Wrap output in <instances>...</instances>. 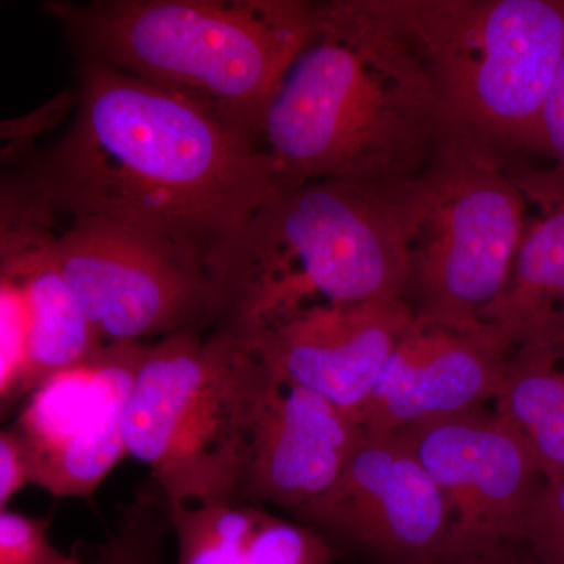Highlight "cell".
I'll list each match as a JSON object with an SVG mask.
<instances>
[{
  "label": "cell",
  "instance_id": "cell-1",
  "mask_svg": "<svg viewBox=\"0 0 564 564\" xmlns=\"http://www.w3.org/2000/svg\"><path fill=\"white\" fill-rule=\"evenodd\" d=\"M21 144L10 158L58 218L139 229L206 272L284 191L259 133L91 58L66 131L46 150Z\"/></svg>",
  "mask_w": 564,
  "mask_h": 564
},
{
  "label": "cell",
  "instance_id": "cell-2",
  "mask_svg": "<svg viewBox=\"0 0 564 564\" xmlns=\"http://www.w3.org/2000/svg\"><path fill=\"white\" fill-rule=\"evenodd\" d=\"M282 188L314 181L397 185L444 147L440 99L397 0L315 2L313 35L262 115Z\"/></svg>",
  "mask_w": 564,
  "mask_h": 564
},
{
  "label": "cell",
  "instance_id": "cell-3",
  "mask_svg": "<svg viewBox=\"0 0 564 564\" xmlns=\"http://www.w3.org/2000/svg\"><path fill=\"white\" fill-rule=\"evenodd\" d=\"M421 198L422 176L278 193L209 263L220 326L247 334L311 304L406 299Z\"/></svg>",
  "mask_w": 564,
  "mask_h": 564
},
{
  "label": "cell",
  "instance_id": "cell-4",
  "mask_svg": "<svg viewBox=\"0 0 564 564\" xmlns=\"http://www.w3.org/2000/svg\"><path fill=\"white\" fill-rule=\"evenodd\" d=\"M80 51L261 135L263 111L311 39V0L50 2Z\"/></svg>",
  "mask_w": 564,
  "mask_h": 564
},
{
  "label": "cell",
  "instance_id": "cell-5",
  "mask_svg": "<svg viewBox=\"0 0 564 564\" xmlns=\"http://www.w3.org/2000/svg\"><path fill=\"white\" fill-rule=\"evenodd\" d=\"M274 377L218 326L148 344L122 414L126 454L163 503H237L252 432Z\"/></svg>",
  "mask_w": 564,
  "mask_h": 564
},
{
  "label": "cell",
  "instance_id": "cell-6",
  "mask_svg": "<svg viewBox=\"0 0 564 564\" xmlns=\"http://www.w3.org/2000/svg\"><path fill=\"white\" fill-rule=\"evenodd\" d=\"M397 7L432 73L445 140L507 166L543 155L541 117L564 57V0H397Z\"/></svg>",
  "mask_w": 564,
  "mask_h": 564
},
{
  "label": "cell",
  "instance_id": "cell-7",
  "mask_svg": "<svg viewBox=\"0 0 564 564\" xmlns=\"http://www.w3.org/2000/svg\"><path fill=\"white\" fill-rule=\"evenodd\" d=\"M527 198L508 166L447 141L422 174L410 245L406 303L414 318L480 326L510 280L527 226Z\"/></svg>",
  "mask_w": 564,
  "mask_h": 564
},
{
  "label": "cell",
  "instance_id": "cell-8",
  "mask_svg": "<svg viewBox=\"0 0 564 564\" xmlns=\"http://www.w3.org/2000/svg\"><path fill=\"white\" fill-rule=\"evenodd\" d=\"M51 254L106 344L206 333L220 326L209 273L150 234L101 218H70Z\"/></svg>",
  "mask_w": 564,
  "mask_h": 564
},
{
  "label": "cell",
  "instance_id": "cell-9",
  "mask_svg": "<svg viewBox=\"0 0 564 564\" xmlns=\"http://www.w3.org/2000/svg\"><path fill=\"white\" fill-rule=\"evenodd\" d=\"M291 518L364 564H434L452 530L443 496L399 432H364L332 488Z\"/></svg>",
  "mask_w": 564,
  "mask_h": 564
},
{
  "label": "cell",
  "instance_id": "cell-10",
  "mask_svg": "<svg viewBox=\"0 0 564 564\" xmlns=\"http://www.w3.org/2000/svg\"><path fill=\"white\" fill-rule=\"evenodd\" d=\"M399 433L447 507L452 530L445 554L488 541L524 540L547 484L532 447L510 422L480 406Z\"/></svg>",
  "mask_w": 564,
  "mask_h": 564
},
{
  "label": "cell",
  "instance_id": "cell-11",
  "mask_svg": "<svg viewBox=\"0 0 564 564\" xmlns=\"http://www.w3.org/2000/svg\"><path fill=\"white\" fill-rule=\"evenodd\" d=\"M147 345L107 344L91 362L29 393L11 430L31 485L54 497L85 499L128 456L122 414Z\"/></svg>",
  "mask_w": 564,
  "mask_h": 564
},
{
  "label": "cell",
  "instance_id": "cell-12",
  "mask_svg": "<svg viewBox=\"0 0 564 564\" xmlns=\"http://www.w3.org/2000/svg\"><path fill=\"white\" fill-rule=\"evenodd\" d=\"M413 321L402 299L318 303L240 336L278 381L310 389L358 419Z\"/></svg>",
  "mask_w": 564,
  "mask_h": 564
},
{
  "label": "cell",
  "instance_id": "cell-13",
  "mask_svg": "<svg viewBox=\"0 0 564 564\" xmlns=\"http://www.w3.org/2000/svg\"><path fill=\"white\" fill-rule=\"evenodd\" d=\"M513 347L488 326L414 318L358 415L366 433H395L496 400Z\"/></svg>",
  "mask_w": 564,
  "mask_h": 564
},
{
  "label": "cell",
  "instance_id": "cell-14",
  "mask_svg": "<svg viewBox=\"0 0 564 564\" xmlns=\"http://www.w3.org/2000/svg\"><path fill=\"white\" fill-rule=\"evenodd\" d=\"M362 434L355 415L274 378L252 432L237 503L292 516L332 488Z\"/></svg>",
  "mask_w": 564,
  "mask_h": 564
},
{
  "label": "cell",
  "instance_id": "cell-15",
  "mask_svg": "<svg viewBox=\"0 0 564 564\" xmlns=\"http://www.w3.org/2000/svg\"><path fill=\"white\" fill-rule=\"evenodd\" d=\"M508 172L540 215L527 223L510 280L478 322L514 348L564 337V187L524 163Z\"/></svg>",
  "mask_w": 564,
  "mask_h": 564
},
{
  "label": "cell",
  "instance_id": "cell-16",
  "mask_svg": "<svg viewBox=\"0 0 564 564\" xmlns=\"http://www.w3.org/2000/svg\"><path fill=\"white\" fill-rule=\"evenodd\" d=\"M0 265L17 282L25 310L22 391L25 399L54 375L85 366L106 347L51 254L52 237Z\"/></svg>",
  "mask_w": 564,
  "mask_h": 564
},
{
  "label": "cell",
  "instance_id": "cell-17",
  "mask_svg": "<svg viewBox=\"0 0 564 564\" xmlns=\"http://www.w3.org/2000/svg\"><path fill=\"white\" fill-rule=\"evenodd\" d=\"M492 410L532 447L545 484L564 478V337L511 351Z\"/></svg>",
  "mask_w": 564,
  "mask_h": 564
},
{
  "label": "cell",
  "instance_id": "cell-18",
  "mask_svg": "<svg viewBox=\"0 0 564 564\" xmlns=\"http://www.w3.org/2000/svg\"><path fill=\"white\" fill-rule=\"evenodd\" d=\"M163 511L176 536V564H250L251 540L267 514L247 503H163Z\"/></svg>",
  "mask_w": 564,
  "mask_h": 564
},
{
  "label": "cell",
  "instance_id": "cell-19",
  "mask_svg": "<svg viewBox=\"0 0 564 564\" xmlns=\"http://www.w3.org/2000/svg\"><path fill=\"white\" fill-rule=\"evenodd\" d=\"M57 218L28 173L7 159L0 172V265L54 232Z\"/></svg>",
  "mask_w": 564,
  "mask_h": 564
},
{
  "label": "cell",
  "instance_id": "cell-20",
  "mask_svg": "<svg viewBox=\"0 0 564 564\" xmlns=\"http://www.w3.org/2000/svg\"><path fill=\"white\" fill-rule=\"evenodd\" d=\"M25 310L17 282L0 274V426L25 400L22 391Z\"/></svg>",
  "mask_w": 564,
  "mask_h": 564
},
{
  "label": "cell",
  "instance_id": "cell-21",
  "mask_svg": "<svg viewBox=\"0 0 564 564\" xmlns=\"http://www.w3.org/2000/svg\"><path fill=\"white\" fill-rule=\"evenodd\" d=\"M0 564H90L52 543L50 519L0 513Z\"/></svg>",
  "mask_w": 564,
  "mask_h": 564
},
{
  "label": "cell",
  "instance_id": "cell-22",
  "mask_svg": "<svg viewBox=\"0 0 564 564\" xmlns=\"http://www.w3.org/2000/svg\"><path fill=\"white\" fill-rule=\"evenodd\" d=\"M166 525L165 511L161 519L144 505L132 508L102 545L96 564H158Z\"/></svg>",
  "mask_w": 564,
  "mask_h": 564
},
{
  "label": "cell",
  "instance_id": "cell-23",
  "mask_svg": "<svg viewBox=\"0 0 564 564\" xmlns=\"http://www.w3.org/2000/svg\"><path fill=\"white\" fill-rule=\"evenodd\" d=\"M524 540L541 564H564V478L545 485Z\"/></svg>",
  "mask_w": 564,
  "mask_h": 564
},
{
  "label": "cell",
  "instance_id": "cell-24",
  "mask_svg": "<svg viewBox=\"0 0 564 564\" xmlns=\"http://www.w3.org/2000/svg\"><path fill=\"white\" fill-rule=\"evenodd\" d=\"M543 155L551 159V169L540 170L545 180L564 187V57L554 84L545 99L541 117Z\"/></svg>",
  "mask_w": 564,
  "mask_h": 564
},
{
  "label": "cell",
  "instance_id": "cell-25",
  "mask_svg": "<svg viewBox=\"0 0 564 564\" xmlns=\"http://www.w3.org/2000/svg\"><path fill=\"white\" fill-rule=\"evenodd\" d=\"M74 109L73 93L65 91L50 102L13 120L0 121V143H25L55 128Z\"/></svg>",
  "mask_w": 564,
  "mask_h": 564
},
{
  "label": "cell",
  "instance_id": "cell-26",
  "mask_svg": "<svg viewBox=\"0 0 564 564\" xmlns=\"http://www.w3.org/2000/svg\"><path fill=\"white\" fill-rule=\"evenodd\" d=\"M434 564H541L525 540L478 543L445 554Z\"/></svg>",
  "mask_w": 564,
  "mask_h": 564
},
{
  "label": "cell",
  "instance_id": "cell-27",
  "mask_svg": "<svg viewBox=\"0 0 564 564\" xmlns=\"http://www.w3.org/2000/svg\"><path fill=\"white\" fill-rule=\"evenodd\" d=\"M31 485L28 459L11 426H0V513L14 494Z\"/></svg>",
  "mask_w": 564,
  "mask_h": 564
}]
</instances>
